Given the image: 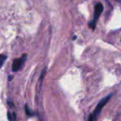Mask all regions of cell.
<instances>
[{
  "label": "cell",
  "mask_w": 121,
  "mask_h": 121,
  "mask_svg": "<svg viewBox=\"0 0 121 121\" xmlns=\"http://www.w3.org/2000/svg\"><path fill=\"white\" fill-rule=\"evenodd\" d=\"M26 115H28L29 117H30V116H32V115H33V113L30 111V109L28 108V106H27V105H26Z\"/></svg>",
  "instance_id": "8992f818"
},
{
  "label": "cell",
  "mask_w": 121,
  "mask_h": 121,
  "mask_svg": "<svg viewBox=\"0 0 121 121\" xmlns=\"http://www.w3.org/2000/svg\"><path fill=\"white\" fill-rule=\"evenodd\" d=\"M94 117H93V115H91L89 116V118H88V121H94Z\"/></svg>",
  "instance_id": "52a82bcc"
},
{
  "label": "cell",
  "mask_w": 121,
  "mask_h": 121,
  "mask_svg": "<svg viewBox=\"0 0 121 121\" xmlns=\"http://www.w3.org/2000/svg\"><path fill=\"white\" fill-rule=\"evenodd\" d=\"M103 5L101 4L100 3H98L95 5V8H94V17H93V20L92 22L89 23V27L91 28L92 30H95L96 26V23H97V20H98L99 17L100 15L101 14V13L103 12Z\"/></svg>",
  "instance_id": "6da1fadb"
},
{
  "label": "cell",
  "mask_w": 121,
  "mask_h": 121,
  "mask_svg": "<svg viewBox=\"0 0 121 121\" xmlns=\"http://www.w3.org/2000/svg\"><path fill=\"white\" fill-rule=\"evenodd\" d=\"M7 59V56L5 55H0V68L3 66V63L5 62V61H6Z\"/></svg>",
  "instance_id": "277c9868"
},
{
  "label": "cell",
  "mask_w": 121,
  "mask_h": 121,
  "mask_svg": "<svg viewBox=\"0 0 121 121\" xmlns=\"http://www.w3.org/2000/svg\"><path fill=\"white\" fill-rule=\"evenodd\" d=\"M111 95H108L107 97H105V98H104L103 100H101L100 102H99V104L97 105V106H96V110H95V111H94V114H93V117H94V119L96 118V117L97 116V115L100 114V112L101 111V110H102V108H103L104 106L105 105V104L108 102V100L110 99V97H111Z\"/></svg>",
  "instance_id": "3957f363"
},
{
  "label": "cell",
  "mask_w": 121,
  "mask_h": 121,
  "mask_svg": "<svg viewBox=\"0 0 121 121\" xmlns=\"http://www.w3.org/2000/svg\"><path fill=\"white\" fill-rule=\"evenodd\" d=\"M13 76H9V81H12V80H13Z\"/></svg>",
  "instance_id": "ba28073f"
},
{
  "label": "cell",
  "mask_w": 121,
  "mask_h": 121,
  "mask_svg": "<svg viewBox=\"0 0 121 121\" xmlns=\"http://www.w3.org/2000/svg\"><path fill=\"white\" fill-rule=\"evenodd\" d=\"M26 59V55L24 54L22 57L16 59L13 63V71H17L22 67V66L24 65Z\"/></svg>",
  "instance_id": "7a4b0ae2"
},
{
  "label": "cell",
  "mask_w": 121,
  "mask_h": 121,
  "mask_svg": "<svg viewBox=\"0 0 121 121\" xmlns=\"http://www.w3.org/2000/svg\"><path fill=\"white\" fill-rule=\"evenodd\" d=\"M8 120H9V121H15V119H16L15 114L12 115L10 112H8Z\"/></svg>",
  "instance_id": "5b68a950"
}]
</instances>
